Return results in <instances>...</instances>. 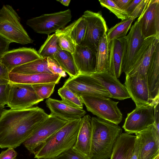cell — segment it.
<instances>
[{
    "instance_id": "obj_9",
    "label": "cell",
    "mask_w": 159,
    "mask_h": 159,
    "mask_svg": "<svg viewBox=\"0 0 159 159\" xmlns=\"http://www.w3.org/2000/svg\"><path fill=\"white\" fill-rule=\"evenodd\" d=\"M86 20L87 27L84 40L80 45L86 46L96 53L99 40L108 29L101 11H85L82 16Z\"/></svg>"
},
{
    "instance_id": "obj_12",
    "label": "cell",
    "mask_w": 159,
    "mask_h": 159,
    "mask_svg": "<svg viewBox=\"0 0 159 159\" xmlns=\"http://www.w3.org/2000/svg\"><path fill=\"white\" fill-rule=\"evenodd\" d=\"M159 44V37L152 36L145 39L135 57L131 69L125 76L134 74L147 75L152 57Z\"/></svg>"
},
{
    "instance_id": "obj_10",
    "label": "cell",
    "mask_w": 159,
    "mask_h": 159,
    "mask_svg": "<svg viewBox=\"0 0 159 159\" xmlns=\"http://www.w3.org/2000/svg\"><path fill=\"white\" fill-rule=\"evenodd\" d=\"M9 83L7 105L11 109L30 108L43 100L39 97L32 85L10 82Z\"/></svg>"
},
{
    "instance_id": "obj_30",
    "label": "cell",
    "mask_w": 159,
    "mask_h": 159,
    "mask_svg": "<svg viewBox=\"0 0 159 159\" xmlns=\"http://www.w3.org/2000/svg\"><path fill=\"white\" fill-rule=\"evenodd\" d=\"M134 20V19L129 17L108 30L107 33L108 42L110 43L115 39H120L126 37Z\"/></svg>"
},
{
    "instance_id": "obj_1",
    "label": "cell",
    "mask_w": 159,
    "mask_h": 159,
    "mask_svg": "<svg viewBox=\"0 0 159 159\" xmlns=\"http://www.w3.org/2000/svg\"><path fill=\"white\" fill-rule=\"evenodd\" d=\"M49 116L38 107L6 109L0 117V148H15L19 146Z\"/></svg>"
},
{
    "instance_id": "obj_47",
    "label": "cell",
    "mask_w": 159,
    "mask_h": 159,
    "mask_svg": "<svg viewBox=\"0 0 159 159\" xmlns=\"http://www.w3.org/2000/svg\"><path fill=\"white\" fill-rule=\"evenodd\" d=\"M57 1L61 3L63 5L66 6H68L70 2V0H57Z\"/></svg>"
},
{
    "instance_id": "obj_27",
    "label": "cell",
    "mask_w": 159,
    "mask_h": 159,
    "mask_svg": "<svg viewBox=\"0 0 159 159\" xmlns=\"http://www.w3.org/2000/svg\"><path fill=\"white\" fill-rule=\"evenodd\" d=\"M52 58L57 61L70 77H75L79 74L71 53L62 50L59 47Z\"/></svg>"
},
{
    "instance_id": "obj_48",
    "label": "cell",
    "mask_w": 159,
    "mask_h": 159,
    "mask_svg": "<svg viewBox=\"0 0 159 159\" xmlns=\"http://www.w3.org/2000/svg\"><path fill=\"white\" fill-rule=\"evenodd\" d=\"M153 159H159V154L157 155Z\"/></svg>"
},
{
    "instance_id": "obj_16",
    "label": "cell",
    "mask_w": 159,
    "mask_h": 159,
    "mask_svg": "<svg viewBox=\"0 0 159 159\" xmlns=\"http://www.w3.org/2000/svg\"><path fill=\"white\" fill-rule=\"evenodd\" d=\"M126 37V48L122 70L125 75L131 69L135 57L145 39L137 21L132 25Z\"/></svg>"
},
{
    "instance_id": "obj_21",
    "label": "cell",
    "mask_w": 159,
    "mask_h": 159,
    "mask_svg": "<svg viewBox=\"0 0 159 159\" xmlns=\"http://www.w3.org/2000/svg\"><path fill=\"white\" fill-rule=\"evenodd\" d=\"M96 53L87 46H76L72 55L79 73L91 74L95 72Z\"/></svg>"
},
{
    "instance_id": "obj_2",
    "label": "cell",
    "mask_w": 159,
    "mask_h": 159,
    "mask_svg": "<svg viewBox=\"0 0 159 159\" xmlns=\"http://www.w3.org/2000/svg\"><path fill=\"white\" fill-rule=\"evenodd\" d=\"M90 159H108L122 130L118 125L96 117L91 119Z\"/></svg>"
},
{
    "instance_id": "obj_44",
    "label": "cell",
    "mask_w": 159,
    "mask_h": 159,
    "mask_svg": "<svg viewBox=\"0 0 159 159\" xmlns=\"http://www.w3.org/2000/svg\"><path fill=\"white\" fill-rule=\"evenodd\" d=\"M159 102H156L154 105L153 119L154 125L157 131L159 132Z\"/></svg>"
},
{
    "instance_id": "obj_5",
    "label": "cell",
    "mask_w": 159,
    "mask_h": 159,
    "mask_svg": "<svg viewBox=\"0 0 159 159\" xmlns=\"http://www.w3.org/2000/svg\"><path fill=\"white\" fill-rule=\"evenodd\" d=\"M88 111L98 118L118 125L122 120V114L117 106L118 102L110 98L87 95L80 97Z\"/></svg>"
},
{
    "instance_id": "obj_28",
    "label": "cell",
    "mask_w": 159,
    "mask_h": 159,
    "mask_svg": "<svg viewBox=\"0 0 159 159\" xmlns=\"http://www.w3.org/2000/svg\"><path fill=\"white\" fill-rule=\"evenodd\" d=\"M11 72L22 74H52L48 67L47 58L38 59L14 68Z\"/></svg>"
},
{
    "instance_id": "obj_40",
    "label": "cell",
    "mask_w": 159,
    "mask_h": 159,
    "mask_svg": "<svg viewBox=\"0 0 159 159\" xmlns=\"http://www.w3.org/2000/svg\"><path fill=\"white\" fill-rule=\"evenodd\" d=\"M9 72L0 61V85L9 82Z\"/></svg>"
},
{
    "instance_id": "obj_35",
    "label": "cell",
    "mask_w": 159,
    "mask_h": 159,
    "mask_svg": "<svg viewBox=\"0 0 159 159\" xmlns=\"http://www.w3.org/2000/svg\"><path fill=\"white\" fill-rule=\"evenodd\" d=\"M56 84L45 83L32 85L35 93L41 99L48 98L53 93Z\"/></svg>"
},
{
    "instance_id": "obj_39",
    "label": "cell",
    "mask_w": 159,
    "mask_h": 159,
    "mask_svg": "<svg viewBox=\"0 0 159 159\" xmlns=\"http://www.w3.org/2000/svg\"><path fill=\"white\" fill-rule=\"evenodd\" d=\"M150 0H141L133 11L130 13L129 17L135 19L142 14L147 7Z\"/></svg>"
},
{
    "instance_id": "obj_17",
    "label": "cell",
    "mask_w": 159,
    "mask_h": 159,
    "mask_svg": "<svg viewBox=\"0 0 159 159\" xmlns=\"http://www.w3.org/2000/svg\"><path fill=\"white\" fill-rule=\"evenodd\" d=\"M138 133L141 143L139 159H153L159 154V132L152 125Z\"/></svg>"
},
{
    "instance_id": "obj_43",
    "label": "cell",
    "mask_w": 159,
    "mask_h": 159,
    "mask_svg": "<svg viewBox=\"0 0 159 159\" xmlns=\"http://www.w3.org/2000/svg\"><path fill=\"white\" fill-rule=\"evenodd\" d=\"M11 42L0 34V58L8 51L10 44Z\"/></svg>"
},
{
    "instance_id": "obj_37",
    "label": "cell",
    "mask_w": 159,
    "mask_h": 159,
    "mask_svg": "<svg viewBox=\"0 0 159 159\" xmlns=\"http://www.w3.org/2000/svg\"><path fill=\"white\" fill-rule=\"evenodd\" d=\"M50 159H90L73 148L66 151L57 156Z\"/></svg>"
},
{
    "instance_id": "obj_15",
    "label": "cell",
    "mask_w": 159,
    "mask_h": 159,
    "mask_svg": "<svg viewBox=\"0 0 159 159\" xmlns=\"http://www.w3.org/2000/svg\"><path fill=\"white\" fill-rule=\"evenodd\" d=\"M42 58L34 48L22 47L8 51L0 57V61L10 73L17 67Z\"/></svg>"
},
{
    "instance_id": "obj_34",
    "label": "cell",
    "mask_w": 159,
    "mask_h": 159,
    "mask_svg": "<svg viewBox=\"0 0 159 159\" xmlns=\"http://www.w3.org/2000/svg\"><path fill=\"white\" fill-rule=\"evenodd\" d=\"M101 5L114 14L117 17L124 20L129 17V13L119 7L112 0H99Z\"/></svg>"
},
{
    "instance_id": "obj_6",
    "label": "cell",
    "mask_w": 159,
    "mask_h": 159,
    "mask_svg": "<svg viewBox=\"0 0 159 159\" xmlns=\"http://www.w3.org/2000/svg\"><path fill=\"white\" fill-rule=\"evenodd\" d=\"M68 122L57 116L49 115L23 143L31 153L34 155L49 139Z\"/></svg>"
},
{
    "instance_id": "obj_33",
    "label": "cell",
    "mask_w": 159,
    "mask_h": 159,
    "mask_svg": "<svg viewBox=\"0 0 159 159\" xmlns=\"http://www.w3.org/2000/svg\"><path fill=\"white\" fill-rule=\"evenodd\" d=\"M77 20L71 34L72 39L76 45H80L83 42L87 27L86 21L82 16Z\"/></svg>"
},
{
    "instance_id": "obj_31",
    "label": "cell",
    "mask_w": 159,
    "mask_h": 159,
    "mask_svg": "<svg viewBox=\"0 0 159 159\" xmlns=\"http://www.w3.org/2000/svg\"><path fill=\"white\" fill-rule=\"evenodd\" d=\"M59 47L55 34L48 35V37L38 52L43 58L52 57Z\"/></svg>"
},
{
    "instance_id": "obj_26",
    "label": "cell",
    "mask_w": 159,
    "mask_h": 159,
    "mask_svg": "<svg viewBox=\"0 0 159 159\" xmlns=\"http://www.w3.org/2000/svg\"><path fill=\"white\" fill-rule=\"evenodd\" d=\"M105 32L99 42L96 53L95 71L100 72L107 71L108 68L110 45Z\"/></svg>"
},
{
    "instance_id": "obj_22",
    "label": "cell",
    "mask_w": 159,
    "mask_h": 159,
    "mask_svg": "<svg viewBox=\"0 0 159 159\" xmlns=\"http://www.w3.org/2000/svg\"><path fill=\"white\" fill-rule=\"evenodd\" d=\"M92 117L88 115L81 118L75 143L73 148L89 158L91 145Z\"/></svg>"
},
{
    "instance_id": "obj_24",
    "label": "cell",
    "mask_w": 159,
    "mask_h": 159,
    "mask_svg": "<svg viewBox=\"0 0 159 159\" xmlns=\"http://www.w3.org/2000/svg\"><path fill=\"white\" fill-rule=\"evenodd\" d=\"M61 76L58 75L48 73L22 74L12 72L9 74L10 82L33 85L45 83H59Z\"/></svg>"
},
{
    "instance_id": "obj_46",
    "label": "cell",
    "mask_w": 159,
    "mask_h": 159,
    "mask_svg": "<svg viewBox=\"0 0 159 159\" xmlns=\"http://www.w3.org/2000/svg\"><path fill=\"white\" fill-rule=\"evenodd\" d=\"M141 1V0H132L127 7L125 11L129 13L130 14Z\"/></svg>"
},
{
    "instance_id": "obj_38",
    "label": "cell",
    "mask_w": 159,
    "mask_h": 159,
    "mask_svg": "<svg viewBox=\"0 0 159 159\" xmlns=\"http://www.w3.org/2000/svg\"><path fill=\"white\" fill-rule=\"evenodd\" d=\"M10 89L9 82L0 85V107H4L7 105Z\"/></svg>"
},
{
    "instance_id": "obj_20",
    "label": "cell",
    "mask_w": 159,
    "mask_h": 159,
    "mask_svg": "<svg viewBox=\"0 0 159 159\" xmlns=\"http://www.w3.org/2000/svg\"><path fill=\"white\" fill-rule=\"evenodd\" d=\"M126 43V37L115 39L110 43V55L107 71L117 79L120 77L122 73Z\"/></svg>"
},
{
    "instance_id": "obj_42",
    "label": "cell",
    "mask_w": 159,
    "mask_h": 159,
    "mask_svg": "<svg viewBox=\"0 0 159 159\" xmlns=\"http://www.w3.org/2000/svg\"><path fill=\"white\" fill-rule=\"evenodd\" d=\"M17 152L13 148H8L0 153V159H16Z\"/></svg>"
},
{
    "instance_id": "obj_29",
    "label": "cell",
    "mask_w": 159,
    "mask_h": 159,
    "mask_svg": "<svg viewBox=\"0 0 159 159\" xmlns=\"http://www.w3.org/2000/svg\"><path fill=\"white\" fill-rule=\"evenodd\" d=\"M77 21L78 20H75L68 25L55 33L60 48L72 54L75 51L76 45L72 39L71 34Z\"/></svg>"
},
{
    "instance_id": "obj_3",
    "label": "cell",
    "mask_w": 159,
    "mask_h": 159,
    "mask_svg": "<svg viewBox=\"0 0 159 159\" xmlns=\"http://www.w3.org/2000/svg\"><path fill=\"white\" fill-rule=\"evenodd\" d=\"M81 119L68 121L34 154L37 159H50L73 148L76 140Z\"/></svg>"
},
{
    "instance_id": "obj_41",
    "label": "cell",
    "mask_w": 159,
    "mask_h": 159,
    "mask_svg": "<svg viewBox=\"0 0 159 159\" xmlns=\"http://www.w3.org/2000/svg\"><path fill=\"white\" fill-rule=\"evenodd\" d=\"M136 136L134 148L130 159H139L141 143L139 135L138 133L135 134Z\"/></svg>"
},
{
    "instance_id": "obj_45",
    "label": "cell",
    "mask_w": 159,
    "mask_h": 159,
    "mask_svg": "<svg viewBox=\"0 0 159 159\" xmlns=\"http://www.w3.org/2000/svg\"><path fill=\"white\" fill-rule=\"evenodd\" d=\"M132 0H114L116 4L120 9L125 10Z\"/></svg>"
},
{
    "instance_id": "obj_36",
    "label": "cell",
    "mask_w": 159,
    "mask_h": 159,
    "mask_svg": "<svg viewBox=\"0 0 159 159\" xmlns=\"http://www.w3.org/2000/svg\"><path fill=\"white\" fill-rule=\"evenodd\" d=\"M47 61L48 68L52 74L58 75L61 77L66 76V72L54 59L47 58Z\"/></svg>"
},
{
    "instance_id": "obj_8",
    "label": "cell",
    "mask_w": 159,
    "mask_h": 159,
    "mask_svg": "<svg viewBox=\"0 0 159 159\" xmlns=\"http://www.w3.org/2000/svg\"><path fill=\"white\" fill-rule=\"evenodd\" d=\"M63 86L80 97L87 95L111 98L109 92L90 74L79 73L75 77H70Z\"/></svg>"
},
{
    "instance_id": "obj_13",
    "label": "cell",
    "mask_w": 159,
    "mask_h": 159,
    "mask_svg": "<svg viewBox=\"0 0 159 159\" xmlns=\"http://www.w3.org/2000/svg\"><path fill=\"white\" fill-rule=\"evenodd\" d=\"M125 85L136 106L153 105L150 98L147 75H126Z\"/></svg>"
},
{
    "instance_id": "obj_32",
    "label": "cell",
    "mask_w": 159,
    "mask_h": 159,
    "mask_svg": "<svg viewBox=\"0 0 159 159\" xmlns=\"http://www.w3.org/2000/svg\"><path fill=\"white\" fill-rule=\"evenodd\" d=\"M58 93L64 102L73 107L83 109V103L80 97L67 87L63 86L58 90Z\"/></svg>"
},
{
    "instance_id": "obj_11",
    "label": "cell",
    "mask_w": 159,
    "mask_h": 159,
    "mask_svg": "<svg viewBox=\"0 0 159 159\" xmlns=\"http://www.w3.org/2000/svg\"><path fill=\"white\" fill-rule=\"evenodd\" d=\"M154 105L151 104L136 106L128 113L122 126L126 133H139L154 125Z\"/></svg>"
},
{
    "instance_id": "obj_7",
    "label": "cell",
    "mask_w": 159,
    "mask_h": 159,
    "mask_svg": "<svg viewBox=\"0 0 159 159\" xmlns=\"http://www.w3.org/2000/svg\"><path fill=\"white\" fill-rule=\"evenodd\" d=\"M70 9L41 16L27 20L26 24L36 33L49 35L65 27L71 20Z\"/></svg>"
},
{
    "instance_id": "obj_25",
    "label": "cell",
    "mask_w": 159,
    "mask_h": 159,
    "mask_svg": "<svg viewBox=\"0 0 159 159\" xmlns=\"http://www.w3.org/2000/svg\"><path fill=\"white\" fill-rule=\"evenodd\" d=\"M136 136L122 133L115 143L110 159H130L135 145Z\"/></svg>"
},
{
    "instance_id": "obj_4",
    "label": "cell",
    "mask_w": 159,
    "mask_h": 159,
    "mask_svg": "<svg viewBox=\"0 0 159 159\" xmlns=\"http://www.w3.org/2000/svg\"><path fill=\"white\" fill-rule=\"evenodd\" d=\"M20 18L10 5H3L0 9V34L11 41L22 45L32 43L20 22Z\"/></svg>"
},
{
    "instance_id": "obj_14",
    "label": "cell",
    "mask_w": 159,
    "mask_h": 159,
    "mask_svg": "<svg viewBox=\"0 0 159 159\" xmlns=\"http://www.w3.org/2000/svg\"><path fill=\"white\" fill-rule=\"evenodd\" d=\"M137 21L145 39L152 36L159 37V0H150Z\"/></svg>"
},
{
    "instance_id": "obj_18",
    "label": "cell",
    "mask_w": 159,
    "mask_h": 159,
    "mask_svg": "<svg viewBox=\"0 0 159 159\" xmlns=\"http://www.w3.org/2000/svg\"><path fill=\"white\" fill-rule=\"evenodd\" d=\"M90 75L109 92L111 98L122 100L130 98L125 85L108 71Z\"/></svg>"
},
{
    "instance_id": "obj_19",
    "label": "cell",
    "mask_w": 159,
    "mask_h": 159,
    "mask_svg": "<svg viewBox=\"0 0 159 159\" xmlns=\"http://www.w3.org/2000/svg\"><path fill=\"white\" fill-rule=\"evenodd\" d=\"M45 103L50 110V115L57 116L68 121L81 119L86 113L83 109L73 107L62 101L48 98Z\"/></svg>"
},
{
    "instance_id": "obj_23",
    "label": "cell",
    "mask_w": 159,
    "mask_h": 159,
    "mask_svg": "<svg viewBox=\"0 0 159 159\" xmlns=\"http://www.w3.org/2000/svg\"><path fill=\"white\" fill-rule=\"evenodd\" d=\"M147 78L150 98L154 105L159 101V44L152 57Z\"/></svg>"
}]
</instances>
